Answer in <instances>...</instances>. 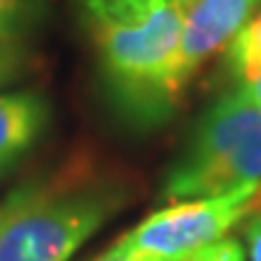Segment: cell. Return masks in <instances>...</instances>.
<instances>
[{
    "mask_svg": "<svg viewBox=\"0 0 261 261\" xmlns=\"http://www.w3.org/2000/svg\"><path fill=\"white\" fill-rule=\"evenodd\" d=\"M160 0H77L90 29L114 24H138L150 17Z\"/></svg>",
    "mask_w": 261,
    "mask_h": 261,
    "instance_id": "obj_7",
    "label": "cell"
},
{
    "mask_svg": "<svg viewBox=\"0 0 261 261\" xmlns=\"http://www.w3.org/2000/svg\"><path fill=\"white\" fill-rule=\"evenodd\" d=\"M24 65V54L17 41H0V85L12 83Z\"/></svg>",
    "mask_w": 261,
    "mask_h": 261,
    "instance_id": "obj_11",
    "label": "cell"
},
{
    "mask_svg": "<svg viewBox=\"0 0 261 261\" xmlns=\"http://www.w3.org/2000/svg\"><path fill=\"white\" fill-rule=\"evenodd\" d=\"M48 119L51 109L41 94L32 90L0 94V177L37 145Z\"/></svg>",
    "mask_w": 261,
    "mask_h": 261,
    "instance_id": "obj_6",
    "label": "cell"
},
{
    "mask_svg": "<svg viewBox=\"0 0 261 261\" xmlns=\"http://www.w3.org/2000/svg\"><path fill=\"white\" fill-rule=\"evenodd\" d=\"M244 244L249 261H261V213H254L244 225Z\"/></svg>",
    "mask_w": 261,
    "mask_h": 261,
    "instance_id": "obj_12",
    "label": "cell"
},
{
    "mask_svg": "<svg viewBox=\"0 0 261 261\" xmlns=\"http://www.w3.org/2000/svg\"><path fill=\"white\" fill-rule=\"evenodd\" d=\"M181 261H247V256H244V249L240 242L220 240V242L211 244V247H205V249L191 254Z\"/></svg>",
    "mask_w": 261,
    "mask_h": 261,
    "instance_id": "obj_10",
    "label": "cell"
},
{
    "mask_svg": "<svg viewBox=\"0 0 261 261\" xmlns=\"http://www.w3.org/2000/svg\"><path fill=\"white\" fill-rule=\"evenodd\" d=\"M116 201L109 189L75 179L19 189L0 208V261H68Z\"/></svg>",
    "mask_w": 261,
    "mask_h": 261,
    "instance_id": "obj_3",
    "label": "cell"
},
{
    "mask_svg": "<svg viewBox=\"0 0 261 261\" xmlns=\"http://www.w3.org/2000/svg\"><path fill=\"white\" fill-rule=\"evenodd\" d=\"M181 24L184 3L160 0L138 24L90 29L104 97L130 128H155L174 114L181 97L177 83Z\"/></svg>",
    "mask_w": 261,
    "mask_h": 261,
    "instance_id": "obj_1",
    "label": "cell"
},
{
    "mask_svg": "<svg viewBox=\"0 0 261 261\" xmlns=\"http://www.w3.org/2000/svg\"><path fill=\"white\" fill-rule=\"evenodd\" d=\"M247 184L261 187V109L234 90L196 121L165 179V198H211Z\"/></svg>",
    "mask_w": 261,
    "mask_h": 261,
    "instance_id": "obj_2",
    "label": "cell"
},
{
    "mask_svg": "<svg viewBox=\"0 0 261 261\" xmlns=\"http://www.w3.org/2000/svg\"><path fill=\"white\" fill-rule=\"evenodd\" d=\"M227 65L240 85L249 83L261 70V12L227 46Z\"/></svg>",
    "mask_w": 261,
    "mask_h": 261,
    "instance_id": "obj_8",
    "label": "cell"
},
{
    "mask_svg": "<svg viewBox=\"0 0 261 261\" xmlns=\"http://www.w3.org/2000/svg\"><path fill=\"white\" fill-rule=\"evenodd\" d=\"M261 0H184L177 83L184 90L201 65L220 54L254 19Z\"/></svg>",
    "mask_w": 261,
    "mask_h": 261,
    "instance_id": "obj_5",
    "label": "cell"
},
{
    "mask_svg": "<svg viewBox=\"0 0 261 261\" xmlns=\"http://www.w3.org/2000/svg\"><path fill=\"white\" fill-rule=\"evenodd\" d=\"M259 184L232 189L227 194L177 201L148 215L140 225L126 232L107 252L114 261H181L225 234L252 213V201Z\"/></svg>",
    "mask_w": 261,
    "mask_h": 261,
    "instance_id": "obj_4",
    "label": "cell"
},
{
    "mask_svg": "<svg viewBox=\"0 0 261 261\" xmlns=\"http://www.w3.org/2000/svg\"><path fill=\"white\" fill-rule=\"evenodd\" d=\"M240 90H242L244 97H247V99H249V102H252L256 109H261V70L254 75L249 83H242V85H240Z\"/></svg>",
    "mask_w": 261,
    "mask_h": 261,
    "instance_id": "obj_13",
    "label": "cell"
},
{
    "mask_svg": "<svg viewBox=\"0 0 261 261\" xmlns=\"http://www.w3.org/2000/svg\"><path fill=\"white\" fill-rule=\"evenodd\" d=\"M177 3H184V0H177Z\"/></svg>",
    "mask_w": 261,
    "mask_h": 261,
    "instance_id": "obj_15",
    "label": "cell"
},
{
    "mask_svg": "<svg viewBox=\"0 0 261 261\" xmlns=\"http://www.w3.org/2000/svg\"><path fill=\"white\" fill-rule=\"evenodd\" d=\"M46 0H0V41H19L46 17Z\"/></svg>",
    "mask_w": 261,
    "mask_h": 261,
    "instance_id": "obj_9",
    "label": "cell"
},
{
    "mask_svg": "<svg viewBox=\"0 0 261 261\" xmlns=\"http://www.w3.org/2000/svg\"><path fill=\"white\" fill-rule=\"evenodd\" d=\"M99 261H114V259H109V256H107V254H104V256H102V259H99Z\"/></svg>",
    "mask_w": 261,
    "mask_h": 261,
    "instance_id": "obj_14",
    "label": "cell"
}]
</instances>
